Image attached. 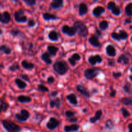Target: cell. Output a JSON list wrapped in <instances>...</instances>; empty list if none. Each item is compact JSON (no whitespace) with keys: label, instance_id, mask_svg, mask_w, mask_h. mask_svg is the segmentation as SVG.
<instances>
[{"label":"cell","instance_id":"5","mask_svg":"<svg viewBox=\"0 0 132 132\" xmlns=\"http://www.w3.org/2000/svg\"><path fill=\"white\" fill-rule=\"evenodd\" d=\"M30 113L26 110H22L19 113L15 115V117L17 120L19 121H25L29 118Z\"/></svg>","mask_w":132,"mask_h":132},{"label":"cell","instance_id":"30","mask_svg":"<svg viewBox=\"0 0 132 132\" xmlns=\"http://www.w3.org/2000/svg\"><path fill=\"white\" fill-rule=\"evenodd\" d=\"M48 50L52 55H55L58 51V48L54 46H48Z\"/></svg>","mask_w":132,"mask_h":132},{"label":"cell","instance_id":"55","mask_svg":"<svg viewBox=\"0 0 132 132\" xmlns=\"http://www.w3.org/2000/svg\"><path fill=\"white\" fill-rule=\"evenodd\" d=\"M57 92H55V91H54V92H53L52 93V94H51V95L52 96H55V95H57Z\"/></svg>","mask_w":132,"mask_h":132},{"label":"cell","instance_id":"12","mask_svg":"<svg viewBox=\"0 0 132 132\" xmlns=\"http://www.w3.org/2000/svg\"><path fill=\"white\" fill-rule=\"evenodd\" d=\"M106 54H108L109 56L110 57L116 56V48H115V47L113 46V45H108V46L106 47Z\"/></svg>","mask_w":132,"mask_h":132},{"label":"cell","instance_id":"56","mask_svg":"<svg viewBox=\"0 0 132 132\" xmlns=\"http://www.w3.org/2000/svg\"><path fill=\"white\" fill-rule=\"evenodd\" d=\"M131 70V72H132V68H131V70ZM130 79L132 81V75H131V76H130Z\"/></svg>","mask_w":132,"mask_h":132},{"label":"cell","instance_id":"38","mask_svg":"<svg viewBox=\"0 0 132 132\" xmlns=\"http://www.w3.org/2000/svg\"><path fill=\"white\" fill-rule=\"evenodd\" d=\"M121 112H122V116H123L124 117H129V116H130V112H129L126 109V108H122V109H121Z\"/></svg>","mask_w":132,"mask_h":132},{"label":"cell","instance_id":"23","mask_svg":"<svg viewBox=\"0 0 132 132\" xmlns=\"http://www.w3.org/2000/svg\"><path fill=\"white\" fill-rule=\"evenodd\" d=\"M0 52H3L5 53V54H10L12 52V49L10 48H9V46H7L5 45H3L1 46H0Z\"/></svg>","mask_w":132,"mask_h":132},{"label":"cell","instance_id":"37","mask_svg":"<svg viewBox=\"0 0 132 132\" xmlns=\"http://www.w3.org/2000/svg\"><path fill=\"white\" fill-rule=\"evenodd\" d=\"M19 65L17 64H14L9 67V70L11 71V72H14V71L17 70H19Z\"/></svg>","mask_w":132,"mask_h":132},{"label":"cell","instance_id":"18","mask_svg":"<svg viewBox=\"0 0 132 132\" xmlns=\"http://www.w3.org/2000/svg\"><path fill=\"white\" fill-rule=\"evenodd\" d=\"M102 116V111L101 110H98L95 113V116L94 117H91L90 119V121L92 123H95V122L98 121V120L100 119L101 117Z\"/></svg>","mask_w":132,"mask_h":132},{"label":"cell","instance_id":"61","mask_svg":"<svg viewBox=\"0 0 132 132\" xmlns=\"http://www.w3.org/2000/svg\"><path fill=\"white\" fill-rule=\"evenodd\" d=\"M94 1H97V0H94Z\"/></svg>","mask_w":132,"mask_h":132},{"label":"cell","instance_id":"15","mask_svg":"<svg viewBox=\"0 0 132 132\" xmlns=\"http://www.w3.org/2000/svg\"><path fill=\"white\" fill-rule=\"evenodd\" d=\"M104 10H105V9H104V8L103 7V6H97V7H95V9H94V10H93V14H94V15H95V16L99 17L104 12Z\"/></svg>","mask_w":132,"mask_h":132},{"label":"cell","instance_id":"59","mask_svg":"<svg viewBox=\"0 0 132 132\" xmlns=\"http://www.w3.org/2000/svg\"><path fill=\"white\" fill-rule=\"evenodd\" d=\"M131 41H132V37H131Z\"/></svg>","mask_w":132,"mask_h":132},{"label":"cell","instance_id":"17","mask_svg":"<svg viewBox=\"0 0 132 132\" xmlns=\"http://www.w3.org/2000/svg\"><path fill=\"white\" fill-rule=\"evenodd\" d=\"M89 42L92 46H95V47H99L100 46V43H99L97 37H95V36H92L89 39Z\"/></svg>","mask_w":132,"mask_h":132},{"label":"cell","instance_id":"25","mask_svg":"<svg viewBox=\"0 0 132 132\" xmlns=\"http://www.w3.org/2000/svg\"><path fill=\"white\" fill-rule=\"evenodd\" d=\"M50 104L51 108H54V107L55 106H56L57 108H59V107L60 106V104H61L60 99H59V98H56V99H54V100L51 101H50Z\"/></svg>","mask_w":132,"mask_h":132},{"label":"cell","instance_id":"6","mask_svg":"<svg viewBox=\"0 0 132 132\" xmlns=\"http://www.w3.org/2000/svg\"><path fill=\"white\" fill-rule=\"evenodd\" d=\"M98 70L94 68H89L85 70V76L88 79H92L97 75Z\"/></svg>","mask_w":132,"mask_h":132},{"label":"cell","instance_id":"10","mask_svg":"<svg viewBox=\"0 0 132 132\" xmlns=\"http://www.w3.org/2000/svg\"><path fill=\"white\" fill-rule=\"evenodd\" d=\"M62 30L66 34L68 35L69 36H72L73 35L76 34V29L74 27H70L68 25L63 26L62 28Z\"/></svg>","mask_w":132,"mask_h":132},{"label":"cell","instance_id":"43","mask_svg":"<svg viewBox=\"0 0 132 132\" xmlns=\"http://www.w3.org/2000/svg\"><path fill=\"white\" fill-rule=\"evenodd\" d=\"M72 58L74 61H77L80 60V59H81V56H80V55H79L78 54H73V55L72 56Z\"/></svg>","mask_w":132,"mask_h":132},{"label":"cell","instance_id":"47","mask_svg":"<svg viewBox=\"0 0 132 132\" xmlns=\"http://www.w3.org/2000/svg\"><path fill=\"white\" fill-rule=\"evenodd\" d=\"M68 61H69L70 63V64H72V66H75V65H76V61L73 60V59H72V57L69 58V59H68Z\"/></svg>","mask_w":132,"mask_h":132},{"label":"cell","instance_id":"33","mask_svg":"<svg viewBox=\"0 0 132 132\" xmlns=\"http://www.w3.org/2000/svg\"><path fill=\"white\" fill-rule=\"evenodd\" d=\"M121 102L122 104H126V105H131L132 104V99L129 97H125L121 99Z\"/></svg>","mask_w":132,"mask_h":132},{"label":"cell","instance_id":"14","mask_svg":"<svg viewBox=\"0 0 132 132\" xmlns=\"http://www.w3.org/2000/svg\"><path fill=\"white\" fill-rule=\"evenodd\" d=\"M76 89H77V90L80 93V94H81L82 95L86 97H90L89 92L82 86L77 85V86H76Z\"/></svg>","mask_w":132,"mask_h":132},{"label":"cell","instance_id":"34","mask_svg":"<svg viewBox=\"0 0 132 132\" xmlns=\"http://www.w3.org/2000/svg\"><path fill=\"white\" fill-rule=\"evenodd\" d=\"M108 27V23L106 21H103L102 22H101L100 24H99V27H100L101 29L102 30H104L106 29Z\"/></svg>","mask_w":132,"mask_h":132},{"label":"cell","instance_id":"52","mask_svg":"<svg viewBox=\"0 0 132 132\" xmlns=\"http://www.w3.org/2000/svg\"><path fill=\"white\" fill-rule=\"evenodd\" d=\"M116 90H112V92H111V94H110V95L112 97H114L115 95H116Z\"/></svg>","mask_w":132,"mask_h":132},{"label":"cell","instance_id":"20","mask_svg":"<svg viewBox=\"0 0 132 132\" xmlns=\"http://www.w3.org/2000/svg\"><path fill=\"white\" fill-rule=\"evenodd\" d=\"M21 64L22 66H23V68L27 70L32 69V68H34V64L33 63H29V62L27 61V60H23V61L21 62Z\"/></svg>","mask_w":132,"mask_h":132},{"label":"cell","instance_id":"21","mask_svg":"<svg viewBox=\"0 0 132 132\" xmlns=\"http://www.w3.org/2000/svg\"><path fill=\"white\" fill-rule=\"evenodd\" d=\"M88 12V7L85 3H81L79 5V14L81 15H85Z\"/></svg>","mask_w":132,"mask_h":132},{"label":"cell","instance_id":"4","mask_svg":"<svg viewBox=\"0 0 132 132\" xmlns=\"http://www.w3.org/2000/svg\"><path fill=\"white\" fill-rule=\"evenodd\" d=\"M14 19L15 21L18 23H24L27 20V16L24 15V11L23 10H19L15 12L14 14Z\"/></svg>","mask_w":132,"mask_h":132},{"label":"cell","instance_id":"46","mask_svg":"<svg viewBox=\"0 0 132 132\" xmlns=\"http://www.w3.org/2000/svg\"><path fill=\"white\" fill-rule=\"evenodd\" d=\"M121 72H113V76L115 78H118V77H121Z\"/></svg>","mask_w":132,"mask_h":132},{"label":"cell","instance_id":"26","mask_svg":"<svg viewBox=\"0 0 132 132\" xmlns=\"http://www.w3.org/2000/svg\"><path fill=\"white\" fill-rule=\"evenodd\" d=\"M15 82L20 89H24L25 88L26 86H27V85H26L25 82H23V81H21V80L19 79H15Z\"/></svg>","mask_w":132,"mask_h":132},{"label":"cell","instance_id":"45","mask_svg":"<svg viewBox=\"0 0 132 132\" xmlns=\"http://www.w3.org/2000/svg\"><path fill=\"white\" fill-rule=\"evenodd\" d=\"M123 89L127 93H131V88L128 85H125L123 86Z\"/></svg>","mask_w":132,"mask_h":132},{"label":"cell","instance_id":"57","mask_svg":"<svg viewBox=\"0 0 132 132\" xmlns=\"http://www.w3.org/2000/svg\"><path fill=\"white\" fill-rule=\"evenodd\" d=\"M131 22V21H130V19H126V23H130Z\"/></svg>","mask_w":132,"mask_h":132},{"label":"cell","instance_id":"31","mask_svg":"<svg viewBox=\"0 0 132 132\" xmlns=\"http://www.w3.org/2000/svg\"><path fill=\"white\" fill-rule=\"evenodd\" d=\"M118 63H123L124 64H126L129 63V59L125 55H122L119 57L118 60H117Z\"/></svg>","mask_w":132,"mask_h":132},{"label":"cell","instance_id":"9","mask_svg":"<svg viewBox=\"0 0 132 132\" xmlns=\"http://www.w3.org/2000/svg\"><path fill=\"white\" fill-rule=\"evenodd\" d=\"M59 121L56 119L54 118V117H52V118H50V121L48 122L46 127L50 130H54V129H55L59 126Z\"/></svg>","mask_w":132,"mask_h":132},{"label":"cell","instance_id":"58","mask_svg":"<svg viewBox=\"0 0 132 132\" xmlns=\"http://www.w3.org/2000/svg\"><path fill=\"white\" fill-rule=\"evenodd\" d=\"M2 33H3V31H2V30H1V28H0V35H1V34H2Z\"/></svg>","mask_w":132,"mask_h":132},{"label":"cell","instance_id":"1","mask_svg":"<svg viewBox=\"0 0 132 132\" xmlns=\"http://www.w3.org/2000/svg\"><path fill=\"white\" fill-rule=\"evenodd\" d=\"M2 125L7 132H19L21 130V128L19 125L8 120L2 121Z\"/></svg>","mask_w":132,"mask_h":132},{"label":"cell","instance_id":"41","mask_svg":"<svg viewBox=\"0 0 132 132\" xmlns=\"http://www.w3.org/2000/svg\"><path fill=\"white\" fill-rule=\"evenodd\" d=\"M10 34L12 35V36H14V37H15V36H18V35L20 34V31H19V30L13 29V30H12L11 31H10Z\"/></svg>","mask_w":132,"mask_h":132},{"label":"cell","instance_id":"8","mask_svg":"<svg viewBox=\"0 0 132 132\" xmlns=\"http://www.w3.org/2000/svg\"><path fill=\"white\" fill-rule=\"evenodd\" d=\"M11 21V16L8 12L0 13V22L3 24H7Z\"/></svg>","mask_w":132,"mask_h":132},{"label":"cell","instance_id":"40","mask_svg":"<svg viewBox=\"0 0 132 132\" xmlns=\"http://www.w3.org/2000/svg\"><path fill=\"white\" fill-rule=\"evenodd\" d=\"M38 90H39V91L43 92H46L48 91V89L46 86H44V85H39Z\"/></svg>","mask_w":132,"mask_h":132},{"label":"cell","instance_id":"35","mask_svg":"<svg viewBox=\"0 0 132 132\" xmlns=\"http://www.w3.org/2000/svg\"><path fill=\"white\" fill-rule=\"evenodd\" d=\"M106 128L109 129V130H112L113 128V123L111 120H108L106 123Z\"/></svg>","mask_w":132,"mask_h":132},{"label":"cell","instance_id":"44","mask_svg":"<svg viewBox=\"0 0 132 132\" xmlns=\"http://www.w3.org/2000/svg\"><path fill=\"white\" fill-rule=\"evenodd\" d=\"M65 115L67 117H72L74 116V112H72V111H67L65 112Z\"/></svg>","mask_w":132,"mask_h":132},{"label":"cell","instance_id":"39","mask_svg":"<svg viewBox=\"0 0 132 132\" xmlns=\"http://www.w3.org/2000/svg\"><path fill=\"white\" fill-rule=\"evenodd\" d=\"M119 34H120V36H121V39H126L128 37V34L124 30L120 31Z\"/></svg>","mask_w":132,"mask_h":132},{"label":"cell","instance_id":"13","mask_svg":"<svg viewBox=\"0 0 132 132\" xmlns=\"http://www.w3.org/2000/svg\"><path fill=\"white\" fill-rule=\"evenodd\" d=\"M79 129V126L77 125H72L70 126H65L64 128V130L65 132L77 131Z\"/></svg>","mask_w":132,"mask_h":132},{"label":"cell","instance_id":"50","mask_svg":"<svg viewBox=\"0 0 132 132\" xmlns=\"http://www.w3.org/2000/svg\"><path fill=\"white\" fill-rule=\"evenodd\" d=\"M21 77L23 79L26 80V81H29V78H28V77L27 76V75H23V76H21Z\"/></svg>","mask_w":132,"mask_h":132},{"label":"cell","instance_id":"22","mask_svg":"<svg viewBox=\"0 0 132 132\" xmlns=\"http://www.w3.org/2000/svg\"><path fill=\"white\" fill-rule=\"evenodd\" d=\"M67 99H68L72 104H74V105H76V104H77V98H76V96L74 94H70V95H68L67 96Z\"/></svg>","mask_w":132,"mask_h":132},{"label":"cell","instance_id":"42","mask_svg":"<svg viewBox=\"0 0 132 132\" xmlns=\"http://www.w3.org/2000/svg\"><path fill=\"white\" fill-rule=\"evenodd\" d=\"M25 3H27L28 5H34L36 4V0H23Z\"/></svg>","mask_w":132,"mask_h":132},{"label":"cell","instance_id":"51","mask_svg":"<svg viewBox=\"0 0 132 132\" xmlns=\"http://www.w3.org/2000/svg\"><path fill=\"white\" fill-rule=\"evenodd\" d=\"M108 64L110 66H113L114 65V61H112V60H109L108 61Z\"/></svg>","mask_w":132,"mask_h":132},{"label":"cell","instance_id":"32","mask_svg":"<svg viewBox=\"0 0 132 132\" xmlns=\"http://www.w3.org/2000/svg\"><path fill=\"white\" fill-rule=\"evenodd\" d=\"M125 12L128 16H132V3H130L125 8Z\"/></svg>","mask_w":132,"mask_h":132},{"label":"cell","instance_id":"28","mask_svg":"<svg viewBox=\"0 0 132 132\" xmlns=\"http://www.w3.org/2000/svg\"><path fill=\"white\" fill-rule=\"evenodd\" d=\"M43 18L45 19V20L48 21L50 19H56L57 16L56 15H54V14H49V13H45L43 14Z\"/></svg>","mask_w":132,"mask_h":132},{"label":"cell","instance_id":"16","mask_svg":"<svg viewBox=\"0 0 132 132\" xmlns=\"http://www.w3.org/2000/svg\"><path fill=\"white\" fill-rule=\"evenodd\" d=\"M63 4V0H53L52 3L50 4V6L53 9H59L62 7Z\"/></svg>","mask_w":132,"mask_h":132},{"label":"cell","instance_id":"24","mask_svg":"<svg viewBox=\"0 0 132 132\" xmlns=\"http://www.w3.org/2000/svg\"><path fill=\"white\" fill-rule=\"evenodd\" d=\"M41 59L44 61L47 64H51L52 63V61L50 58V55L48 53H44L43 54H42L41 55Z\"/></svg>","mask_w":132,"mask_h":132},{"label":"cell","instance_id":"7","mask_svg":"<svg viewBox=\"0 0 132 132\" xmlns=\"http://www.w3.org/2000/svg\"><path fill=\"white\" fill-rule=\"evenodd\" d=\"M107 7L109 10H112V13H113L114 15H119L121 14V10H120L118 6H116V3L113 1H111L107 5Z\"/></svg>","mask_w":132,"mask_h":132},{"label":"cell","instance_id":"36","mask_svg":"<svg viewBox=\"0 0 132 132\" xmlns=\"http://www.w3.org/2000/svg\"><path fill=\"white\" fill-rule=\"evenodd\" d=\"M112 38L114 39L115 40H117V41H120L121 39V36H120L119 33H116V32H113L112 34Z\"/></svg>","mask_w":132,"mask_h":132},{"label":"cell","instance_id":"2","mask_svg":"<svg viewBox=\"0 0 132 132\" xmlns=\"http://www.w3.org/2000/svg\"><path fill=\"white\" fill-rule=\"evenodd\" d=\"M54 68L55 72H57L59 74L64 75L68 71V67L66 62L63 61H60L56 62L54 64Z\"/></svg>","mask_w":132,"mask_h":132},{"label":"cell","instance_id":"27","mask_svg":"<svg viewBox=\"0 0 132 132\" xmlns=\"http://www.w3.org/2000/svg\"><path fill=\"white\" fill-rule=\"evenodd\" d=\"M9 107V104L6 103V102L2 101L0 104V113L1 112H6Z\"/></svg>","mask_w":132,"mask_h":132},{"label":"cell","instance_id":"11","mask_svg":"<svg viewBox=\"0 0 132 132\" xmlns=\"http://www.w3.org/2000/svg\"><path fill=\"white\" fill-rule=\"evenodd\" d=\"M88 61L92 65H95L96 63H101L102 58L101 57L100 55H94V56L90 57L88 59Z\"/></svg>","mask_w":132,"mask_h":132},{"label":"cell","instance_id":"60","mask_svg":"<svg viewBox=\"0 0 132 132\" xmlns=\"http://www.w3.org/2000/svg\"><path fill=\"white\" fill-rule=\"evenodd\" d=\"M0 82H1V78H0Z\"/></svg>","mask_w":132,"mask_h":132},{"label":"cell","instance_id":"3","mask_svg":"<svg viewBox=\"0 0 132 132\" xmlns=\"http://www.w3.org/2000/svg\"><path fill=\"white\" fill-rule=\"evenodd\" d=\"M74 28L76 29V31L78 32L79 34L82 37H86L88 35V29L83 23L81 21H77L75 23Z\"/></svg>","mask_w":132,"mask_h":132},{"label":"cell","instance_id":"49","mask_svg":"<svg viewBox=\"0 0 132 132\" xmlns=\"http://www.w3.org/2000/svg\"><path fill=\"white\" fill-rule=\"evenodd\" d=\"M48 82H50V83H52V82H54V78L53 77H52V76H50V77H49L48 78Z\"/></svg>","mask_w":132,"mask_h":132},{"label":"cell","instance_id":"48","mask_svg":"<svg viewBox=\"0 0 132 132\" xmlns=\"http://www.w3.org/2000/svg\"><path fill=\"white\" fill-rule=\"evenodd\" d=\"M28 25L29 27H34L35 25V21L33 20V19H30L28 22Z\"/></svg>","mask_w":132,"mask_h":132},{"label":"cell","instance_id":"19","mask_svg":"<svg viewBox=\"0 0 132 132\" xmlns=\"http://www.w3.org/2000/svg\"><path fill=\"white\" fill-rule=\"evenodd\" d=\"M31 98L28 96H25V95H19L18 97V101L21 103H29L31 101Z\"/></svg>","mask_w":132,"mask_h":132},{"label":"cell","instance_id":"53","mask_svg":"<svg viewBox=\"0 0 132 132\" xmlns=\"http://www.w3.org/2000/svg\"><path fill=\"white\" fill-rule=\"evenodd\" d=\"M128 129H129V132H132V123L129 125Z\"/></svg>","mask_w":132,"mask_h":132},{"label":"cell","instance_id":"29","mask_svg":"<svg viewBox=\"0 0 132 132\" xmlns=\"http://www.w3.org/2000/svg\"><path fill=\"white\" fill-rule=\"evenodd\" d=\"M49 38L52 41H57L58 39V34L55 31H52L49 34Z\"/></svg>","mask_w":132,"mask_h":132},{"label":"cell","instance_id":"54","mask_svg":"<svg viewBox=\"0 0 132 132\" xmlns=\"http://www.w3.org/2000/svg\"><path fill=\"white\" fill-rule=\"evenodd\" d=\"M69 121H70V122H76V121H77V119H76V118H74V119L72 118V119H70Z\"/></svg>","mask_w":132,"mask_h":132}]
</instances>
